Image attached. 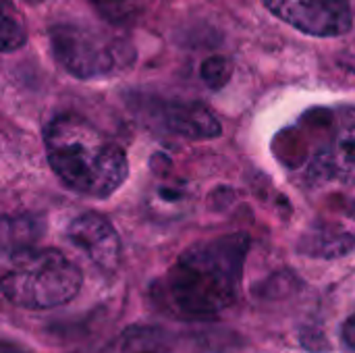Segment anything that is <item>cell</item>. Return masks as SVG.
Instances as JSON below:
<instances>
[{"label": "cell", "mask_w": 355, "mask_h": 353, "mask_svg": "<svg viewBox=\"0 0 355 353\" xmlns=\"http://www.w3.org/2000/svg\"><path fill=\"white\" fill-rule=\"evenodd\" d=\"M148 117L162 131L185 139H210L223 131L216 114L200 102L150 100Z\"/></svg>", "instance_id": "52a82bcc"}, {"label": "cell", "mask_w": 355, "mask_h": 353, "mask_svg": "<svg viewBox=\"0 0 355 353\" xmlns=\"http://www.w3.org/2000/svg\"><path fill=\"white\" fill-rule=\"evenodd\" d=\"M108 353H177L171 335L158 327H127L110 345Z\"/></svg>", "instance_id": "30bf717a"}, {"label": "cell", "mask_w": 355, "mask_h": 353, "mask_svg": "<svg viewBox=\"0 0 355 353\" xmlns=\"http://www.w3.org/2000/svg\"><path fill=\"white\" fill-rule=\"evenodd\" d=\"M96 8L110 21H127L137 15L141 0H92Z\"/></svg>", "instance_id": "5bb4252c"}, {"label": "cell", "mask_w": 355, "mask_h": 353, "mask_svg": "<svg viewBox=\"0 0 355 353\" xmlns=\"http://www.w3.org/2000/svg\"><path fill=\"white\" fill-rule=\"evenodd\" d=\"M185 198L183 189L181 187H175V185H162L156 193V204H162V206H177L181 204Z\"/></svg>", "instance_id": "9a60e30c"}, {"label": "cell", "mask_w": 355, "mask_h": 353, "mask_svg": "<svg viewBox=\"0 0 355 353\" xmlns=\"http://www.w3.org/2000/svg\"><path fill=\"white\" fill-rule=\"evenodd\" d=\"M83 285L81 270L58 250L29 248L10 256L0 275V293L6 302L27 310H50L77 298Z\"/></svg>", "instance_id": "3957f363"}, {"label": "cell", "mask_w": 355, "mask_h": 353, "mask_svg": "<svg viewBox=\"0 0 355 353\" xmlns=\"http://www.w3.org/2000/svg\"><path fill=\"white\" fill-rule=\"evenodd\" d=\"M231 75H233V64L227 56H220V54L208 56L200 67V77L210 89L225 87L229 83Z\"/></svg>", "instance_id": "4fadbf2b"}, {"label": "cell", "mask_w": 355, "mask_h": 353, "mask_svg": "<svg viewBox=\"0 0 355 353\" xmlns=\"http://www.w3.org/2000/svg\"><path fill=\"white\" fill-rule=\"evenodd\" d=\"M27 4H40V2H44V0H25Z\"/></svg>", "instance_id": "d6986e66"}, {"label": "cell", "mask_w": 355, "mask_h": 353, "mask_svg": "<svg viewBox=\"0 0 355 353\" xmlns=\"http://www.w3.org/2000/svg\"><path fill=\"white\" fill-rule=\"evenodd\" d=\"M343 339H345V343L355 350V316H352L345 325H343Z\"/></svg>", "instance_id": "2e32d148"}, {"label": "cell", "mask_w": 355, "mask_h": 353, "mask_svg": "<svg viewBox=\"0 0 355 353\" xmlns=\"http://www.w3.org/2000/svg\"><path fill=\"white\" fill-rule=\"evenodd\" d=\"M248 252L245 233L193 243L175 260L158 287L162 308L181 320L216 318L239 295Z\"/></svg>", "instance_id": "6da1fadb"}, {"label": "cell", "mask_w": 355, "mask_h": 353, "mask_svg": "<svg viewBox=\"0 0 355 353\" xmlns=\"http://www.w3.org/2000/svg\"><path fill=\"white\" fill-rule=\"evenodd\" d=\"M349 216L355 221V200L352 202V206H349Z\"/></svg>", "instance_id": "ac0fdd59"}, {"label": "cell", "mask_w": 355, "mask_h": 353, "mask_svg": "<svg viewBox=\"0 0 355 353\" xmlns=\"http://www.w3.org/2000/svg\"><path fill=\"white\" fill-rule=\"evenodd\" d=\"M67 237L98 268L114 270L121 262V239L114 227L96 212L79 214L67 229Z\"/></svg>", "instance_id": "ba28073f"}, {"label": "cell", "mask_w": 355, "mask_h": 353, "mask_svg": "<svg viewBox=\"0 0 355 353\" xmlns=\"http://www.w3.org/2000/svg\"><path fill=\"white\" fill-rule=\"evenodd\" d=\"M355 248V237L337 225H316L300 239V252L310 258H341Z\"/></svg>", "instance_id": "9c48e42d"}, {"label": "cell", "mask_w": 355, "mask_h": 353, "mask_svg": "<svg viewBox=\"0 0 355 353\" xmlns=\"http://www.w3.org/2000/svg\"><path fill=\"white\" fill-rule=\"evenodd\" d=\"M264 6L291 27L314 35L335 37L352 29L349 0H262Z\"/></svg>", "instance_id": "8992f818"}, {"label": "cell", "mask_w": 355, "mask_h": 353, "mask_svg": "<svg viewBox=\"0 0 355 353\" xmlns=\"http://www.w3.org/2000/svg\"><path fill=\"white\" fill-rule=\"evenodd\" d=\"M44 225L31 214L0 216V254L15 256L35 246L42 237Z\"/></svg>", "instance_id": "8fae6325"}, {"label": "cell", "mask_w": 355, "mask_h": 353, "mask_svg": "<svg viewBox=\"0 0 355 353\" xmlns=\"http://www.w3.org/2000/svg\"><path fill=\"white\" fill-rule=\"evenodd\" d=\"M27 27L10 0H0V52H12L25 46Z\"/></svg>", "instance_id": "7c38bea8"}, {"label": "cell", "mask_w": 355, "mask_h": 353, "mask_svg": "<svg viewBox=\"0 0 355 353\" xmlns=\"http://www.w3.org/2000/svg\"><path fill=\"white\" fill-rule=\"evenodd\" d=\"M44 144L56 177L81 196L108 198L129 175L123 148L77 114L56 117L46 129Z\"/></svg>", "instance_id": "7a4b0ae2"}, {"label": "cell", "mask_w": 355, "mask_h": 353, "mask_svg": "<svg viewBox=\"0 0 355 353\" xmlns=\"http://www.w3.org/2000/svg\"><path fill=\"white\" fill-rule=\"evenodd\" d=\"M48 42L54 60L77 79H98L129 67L135 50L114 35L75 23L50 27Z\"/></svg>", "instance_id": "277c9868"}, {"label": "cell", "mask_w": 355, "mask_h": 353, "mask_svg": "<svg viewBox=\"0 0 355 353\" xmlns=\"http://www.w3.org/2000/svg\"><path fill=\"white\" fill-rule=\"evenodd\" d=\"M0 353H33V352H29V350H25L23 345H17V343L0 341Z\"/></svg>", "instance_id": "e0dca14e"}, {"label": "cell", "mask_w": 355, "mask_h": 353, "mask_svg": "<svg viewBox=\"0 0 355 353\" xmlns=\"http://www.w3.org/2000/svg\"><path fill=\"white\" fill-rule=\"evenodd\" d=\"M308 179L314 183L355 185V108H339L331 133L308 162Z\"/></svg>", "instance_id": "5b68a950"}]
</instances>
